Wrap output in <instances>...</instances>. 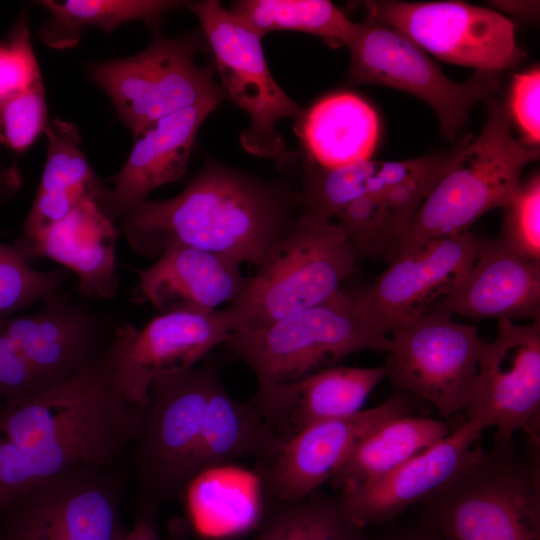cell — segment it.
<instances>
[{
  "label": "cell",
  "instance_id": "6da1fadb",
  "mask_svg": "<svg viewBox=\"0 0 540 540\" xmlns=\"http://www.w3.org/2000/svg\"><path fill=\"white\" fill-rule=\"evenodd\" d=\"M137 409L114 391L102 358L60 385L0 407V512L29 487L78 466L124 464Z\"/></svg>",
  "mask_w": 540,
  "mask_h": 540
},
{
  "label": "cell",
  "instance_id": "7a4b0ae2",
  "mask_svg": "<svg viewBox=\"0 0 540 540\" xmlns=\"http://www.w3.org/2000/svg\"><path fill=\"white\" fill-rule=\"evenodd\" d=\"M296 200L286 186L211 160L178 195L147 199L127 213L120 231L147 258L180 244L259 265L293 224Z\"/></svg>",
  "mask_w": 540,
  "mask_h": 540
},
{
  "label": "cell",
  "instance_id": "3957f363",
  "mask_svg": "<svg viewBox=\"0 0 540 540\" xmlns=\"http://www.w3.org/2000/svg\"><path fill=\"white\" fill-rule=\"evenodd\" d=\"M390 337L357 302L338 291L325 302L254 331L230 333L226 344L253 371L251 401L286 438L297 386L310 375L364 350L385 351Z\"/></svg>",
  "mask_w": 540,
  "mask_h": 540
},
{
  "label": "cell",
  "instance_id": "277c9868",
  "mask_svg": "<svg viewBox=\"0 0 540 540\" xmlns=\"http://www.w3.org/2000/svg\"><path fill=\"white\" fill-rule=\"evenodd\" d=\"M539 442L494 443L421 503L419 523L442 540H540Z\"/></svg>",
  "mask_w": 540,
  "mask_h": 540
},
{
  "label": "cell",
  "instance_id": "5b68a950",
  "mask_svg": "<svg viewBox=\"0 0 540 540\" xmlns=\"http://www.w3.org/2000/svg\"><path fill=\"white\" fill-rule=\"evenodd\" d=\"M487 102L480 134L459 151L417 209L396 256L468 232L483 214L504 208L520 188L524 168L539 158L538 147L513 136L507 104Z\"/></svg>",
  "mask_w": 540,
  "mask_h": 540
},
{
  "label": "cell",
  "instance_id": "8992f818",
  "mask_svg": "<svg viewBox=\"0 0 540 540\" xmlns=\"http://www.w3.org/2000/svg\"><path fill=\"white\" fill-rule=\"evenodd\" d=\"M357 258L333 219L305 210L269 248L228 307L234 331H258L325 302L341 290Z\"/></svg>",
  "mask_w": 540,
  "mask_h": 540
},
{
  "label": "cell",
  "instance_id": "52a82bcc",
  "mask_svg": "<svg viewBox=\"0 0 540 540\" xmlns=\"http://www.w3.org/2000/svg\"><path fill=\"white\" fill-rule=\"evenodd\" d=\"M219 377L215 364L199 362L151 382L131 446L139 511L156 514L192 485L190 466Z\"/></svg>",
  "mask_w": 540,
  "mask_h": 540
},
{
  "label": "cell",
  "instance_id": "ba28073f",
  "mask_svg": "<svg viewBox=\"0 0 540 540\" xmlns=\"http://www.w3.org/2000/svg\"><path fill=\"white\" fill-rule=\"evenodd\" d=\"M152 30V41L140 53L87 66L135 139L167 115L211 96H226L215 81V68L196 63V36L167 37Z\"/></svg>",
  "mask_w": 540,
  "mask_h": 540
},
{
  "label": "cell",
  "instance_id": "9c48e42d",
  "mask_svg": "<svg viewBox=\"0 0 540 540\" xmlns=\"http://www.w3.org/2000/svg\"><path fill=\"white\" fill-rule=\"evenodd\" d=\"M124 464L78 466L22 492L0 512V540H121Z\"/></svg>",
  "mask_w": 540,
  "mask_h": 540
},
{
  "label": "cell",
  "instance_id": "30bf717a",
  "mask_svg": "<svg viewBox=\"0 0 540 540\" xmlns=\"http://www.w3.org/2000/svg\"><path fill=\"white\" fill-rule=\"evenodd\" d=\"M352 84H376L412 94L436 114L441 134L449 141L464 126L470 109L494 98L500 73L475 71L463 83L449 79L438 65L400 32L366 15L348 43Z\"/></svg>",
  "mask_w": 540,
  "mask_h": 540
},
{
  "label": "cell",
  "instance_id": "8fae6325",
  "mask_svg": "<svg viewBox=\"0 0 540 540\" xmlns=\"http://www.w3.org/2000/svg\"><path fill=\"white\" fill-rule=\"evenodd\" d=\"M187 7L201 24L226 97L250 116L240 135L242 147L255 156L285 159L286 144L276 124L298 119L303 108L272 76L262 37L217 0L188 2Z\"/></svg>",
  "mask_w": 540,
  "mask_h": 540
},
{
  "label": "cell",
  "instance_id": "7c38bea8",
  "mask_svg": "<svg viewBox=\"0 0 540 540\" xmlns=\"http://www.w3.org/2000/svg\"><path fill=\"white\" fill-rule=\"evenodd\" d=\"M365 6L367 16L444 62L501 73L525 57L514 23L491 8L462 1L381 0Z\"/></svg>",
  "mask_w": 540,
  "mask_h": 540
},
{
  "label": "cell",
  "instance_id": "4fadbf2b",
  "mask_svg": "<svg viewBox=\"0 0 540 540\" xmlns=\"http://www.w3.org/2000/svg\"><path fill=\"white\" fill-rule=\"evenodd\" d=\"M431 309L391 333L388 377L399 390L432 404L442 418L464 410L471 396L483 339L474 325Z\"/></svg>",
  "mask_w": 540,
  "mask_h": 540
},
{
  "label": "cell",
  "instance_id": "5bb4252c",
  "mask_svg": "<svg viewBox=\"0 0 540 540\" xmlns=\"http://www.w3.org/2000/svg\"><path fill=\"white\" fill-rule=\"evenodd\" d=\"M234 331L229 308L211 313H162L142 329L118 325L102 356L111 385L123 402L141 408L151 382L191 368Z\"/></svg>",
  "mask_w": 540,
  "mask_h": 540
},
{
  "label": "cell",
  "instance_id": "9a60e30c",
  "mask_svg": "<svg viewBox=\"0 0 540 540\" xmlns=\"http://www.w3.org/2000/svg\"><path fill=\"white\" fill-rule=\"evenodd\" d=\"M466 419L496 428L495 444L514 441L518 431L539 440L540 324L499 320L498 334L483 341Z\"/></svg>",
  "mask_w": 540,
  "mask_h": 540
},
{
  "label": "cell",
  "instance_id": "2e32d148",
  "mask_svg": "<svg viewBox=\"0 0 540 540\" xmlns=\"http://www.w3.org/2000/svg\"><path fill=\"white\" fill-rule=\"evenodd\" d=\"M480 238L468 231L435 239L406 254L355 298L387 335L401 329L450 295L472 270Z\"/></svg>",
  "mask_w": 540,
  "mask_h": 540
},
{
  "label": "cell",
  "instance_id": "e0dca14e",
  "mask_svg": "<svg viewBox=\"0 0 540 540\" xmlns=\"http://www.w3.org/2000/svg\"><path fill=\"white\" fill-rule=\"evenodd\" d=\"M409 394L399 390L380 405L311 424L292 435L269 464L256 469L265 497L300 500L321 489L366 434L387 419L411 413Z\"/></svg>",
  "mask_w": 540,
  "mask_h": 540
},
{
  "label": "cell",
  "instance_id": "ac0fdd59",
  "mask_svg": "<svg viewBox=\"0 0 540 540\" xmlns=\"http://www.w3.org/2000/svg\"><path fill=\"white\" fill-rule=\"evenodd\" d=\"M117 326L112 327L100 312L60 291L43 301L36 313L1 323L49 388L99 361Z\"/></svg>",
  "mask_w": 540,
  "mask_h": 540
},
{
  "label": "cell",
  "instance_id": "d6986e66",
  "mask_svg": "<svg viewBox=\"0 0 540 540\" xmlns=\"http://www.w3.org/2000/svg\"><path fill=\"white\" fill-rule=\"evenodd\" d=\"M483 428L466 419L441 441L388 474L338 492L348 515L360 526L391 523L457 478L483 453Z\"/></svg>",
  "mask_w": 540,
  "mask_h": 540
},
{
  "label": "cell",
  "instance_id": "ffe728a7",
  "mask_svg": "<svg viewBox=\"0 0 540 540\" xmlns=\"http://www.w3.org/2000/svg\"><path fill=\"white\" fill-rule=\"evenodd\" d=\"M225 98H205L161 118L137 137L113 186L95 198L103 213L112 221L123 218L155 189L182 179L202 123Z\"/></svg>",
  "mask_w": 540,
  "mask_h": 540
},
{
  "label": "cell",
  "instance_id": "44dd1931",
  "mask_svg": "<svg viewBox=\"0 0 540 540\" xmlns=\"http://www.w3.org/2000/svg\"><path fill=\"white\" fill-rule=\"evenodd\" d=\"M136 272L139 292L161 313L214 312L233 304L248 281L239 263L180 244L168 245L156 262Z\"/></svg>",
  "mask_w": 540,
  "mask_h": 540
},
{
  "label": "cell",
  "instance_id": "7402d4cb",
  "mask_svg": "<svg viewBox=\"0 0 540 540\" xmlns=\"http://www.w3.org/2000/svg\"><path fill=\"white\" fill-rule=\"evenodd\" d=\"M432 309L476 321L539 319L540 262L515 254L498 238L480 239L468 276Z\"/></svg>",
  "mask_w": 540,
  "mask_h": 540
},
{
  "label": "cell",
  "instance_id": "603a6c76",
  "mask_svg": "<svg viewBox=\"0 0 540 540\" xmlns=\"http://www.w3.org/2000/svg\"><path fill=\"white\" fill-rule=\"evenodd\" d=\"M120 233L95 199H87L39 238L14 244L30 260L44 257L60 263L79 278L85 298L112 299L118 292L116 242Z\"/></svg>",
  "mask_w": 540,
  "mask_h": 540
},
{
  "label": "cell",
  "instance_id": "cb8c5ba5",
  "mask_svg": "<svg viewBox=\"0 0 540 540\" xmlns=\"http://www.w3.org/2000/svg\"><path fill=\"white\" fill-rule=\"evenodd\" d=\"M286 441L280 431L249 400H235L220 377L210 394L204 424L191 466L192 484L205 473L239 461L256 469L269 464Z\"/></svg>",
  "mask_w": 540,
  "mask_h": 540
},
{
  "label": "cell",
  "instance_id": "d4e9b609",
  "mask_svg": "<svg viewBox=\"0 0 540 540\" xmlns=\"http://www.w3.org/2000/svg\"><path fill=\"white\" fill-rule=\"evenodd\" d=\"M379 129L375 109L348 91L330 93L303 109L294 127L305 160L326 169L371 159Z\"/></svg>",
  "mask_w": 540,
  "mask_h": 540
},
{
  "label": "cell",
  "instance_id": "484cf974",
  "mask_svg": "<svg viewBox=\"0 0 540 540\" xmlns=\"http://www.w3.org/2000/svg\"><path fill=\"white\" fill-rule=\"evenodd\" d=\"M48 152L32 207L19 241L36 240L87 199H95L104 188L82 148L78 128L58 118L45 130Z\"/></svg>",
  "mask_w": 540,
  "mask_h": 540
},
{
  "label": "cell",
  "instance_id": "4316f807",
  "mask_svg": "<svg viewBox=\"0 0 540 540\" xmlns=\"http://www.w3.org/2000/svg\"><path fill=\"white\" fill-rule=\"evenodd\" d=\"M446 150L400 161L364 160L334 169L304 161L302 192L298 200L305 210L331 219L354 200L380 194L429 169Z\"/></svg>",
  "mask_w": 540,
  "mask_h": 540
},
{
  "label": "cell",
  "instance_id": "83f0119b",
  "mask_svg": "<svg viewBox=\"0 0 540 540\" xmlns=\"http://www.w3.org/2000/svg\"><path fill=\"white\" fill-rule=\"evenodd\" d=\"M450 433L447 422L407 415L387 419L366 434L331 479L337 492L372 482L429 449Z\"/></svg>",
  "mask_w": 540,
  "mask_h": 540
},
{
  "label": "cell",
  "instance_id": "f1b7e54d",
  "mask_svg": "<svg viewBox=\"0 0 540 540\" xmlns=\"http://www.w3.org/2000/svg\"><path fill=\"white\" fill-rule=\"evenodd\" d=\"M389 367L331 366L305 378L297 386L288 418L290 437L322 421L352 416L361 410Z\"/></svg>",
  "mask_w": 540,
  "mask_h": 540
},
{
  "label": "cell",
  "instance_id": "f546056e",
  "mask_svg": "<svg viewBox=\"0 0 540 540\" xmlns=\"http://www.w3.org/2000/svg\"><path fill=\"white\" fill-rule=\"evenodd\" d=\"M49 13L40 29L43 42L56 49L78 44L86 27L106 33L129 21H144L151 29L168 11L188 2L175 0H43L38 2Z\"/></svg>",
  "mask_w": 540,
  "mask_h": 540
},
{
  "label": "cell",
  "instance_id": "4dcf8cb0",
  "mask_svg": "<svg viewBox=\"0 0 540 540\" xmlns=\"http://www.w3.org/2000/svg\"><path fill=\"white\" fill-rule=\"evenodd\" d=\"M268 503L253 540H367L366 528L348 515L339 494L319 489L300 500Z\"/></svg>",
  "mask_w": 540,
  "mask_h": 540
},
{
  "label": "cell",
  "instance_id": "1f68e13d",
  "mask_svg": "<svg viewBox=\"0 0 540 540\" xmlns=\"http://www.w3.org/2000/svg\"><path fill=\"white\" fill-rule=\"evenodd\" d=\"M230 11L262 38L273 31H299L337 48L347 46L357 29V22L328 0H239Z\"/></svg>",
  "mask_w": 540,
  "mask_h": 540
},
{
  "label": "cell",
  "instance_id": "d6a6232c",
  "mask_svg": "<svg viewBox=\"0 0 540 540\" xmlns=\"http://www.w3.org/2000/svg\"><path fill=\"white\" fill-rule=\"evenodd\" d=\"M69 270L39 271L15 245L0 241V323L60 291Z\"/></svg>",
  "mask_w": 540,
  "mask_h": 540
},
{
  "label": "cell",
  "instance_id": "836d02e7",
  "mask_svg": "<svg viewBox=\"0 0 540 540\" xmlns=\"http://www.w3.org/2000/svg\"><path fill=\"white\" fill-rule=\"evenodd\" d=\"M357 256H396V245L384 214L380 194L358 198L333 219Z\"/></svg>",
  "mask_w": 540,
  "mask_h": 540
},
{
  "label": "cell",
  "instance_id": "e575fe53",
  "mask_svg": "<svg viewBox=\"0 0 540 540\" xmlns=\"http://www.w3.org/2000/svg\"><path fill=\"white\" fill-rule=\"evenodd\" d=\"M505 216L498 239L512 252L540 262V176L522 183L504 207Z\"/></svg>",
  "mask_w": 540,
  "mask_h": 540
},
{
  "label": "cell",
  "instance_id": "d590c367",
  "mask_svg": "<svg viewBox=\"0 0 540 540\" xmlns=\"http://www.w3.org/2000/svg\"><path fill=\"white\" fill-rule=\"evenodd\" d=\"M43 79L0 101V128L12 150L21 153L31 147L48 125Z\"/></svg>",
  "mask_w": 540,
  "mask_h": 540
},
{
  "label": "cell",
  "instance_id": "8d00e7d4",
  "mask_svg": "<svg viewBox=\"0 0 540 540\" xmlns=\"http://www.w3.org/2000/svg\"><path fill=\"white\" fill-rule=\"evenodd\" d=\"M41 78L27 16L21 10L6 40L0 43V101L29 88Z\"/></svg>",
  "mask_w": 540,
  "mask_h": 540
},
{
  "label": "cell",
  "instance_id": "74e56055",
  "mask_svg": "<svg viewBox=\"0 0 540 540\" xmlns=\"http://www.w3.org/2000/svg\"><path fill=\"white\" fill-rule=\"evenodd\" d=\"M540 69L515 74L511 82L509 104L511 121L523 136V143L538 147L540 142Z\"/></svg>",
  "mask_w": 540,
  "mask_h": 540
},
{
  "label": "cell",
  "instance_id": "f35d334b",
  "mask_svg": "<svg viewBox=\"0 0 540 540\" xmlns=\"http://www.w3.org/2000/svg\"><path fill=\"white\" fill-rule=\"evenodd\" d=\"M48 388L0 323V407Z\"/></svg>",
  "mask_w": 540,
  "mask_h": 540
},
{
  "label": "cell",
  "instance_id": "ab89813d",
  "mask_svg": "<svg viewBox=\"0 0 540 540\" xmlns=\"http://www.w3.org/2000/svg\"><path fill=\"white\" fill-rule=\"evenodd\" d=\"M121 540H160L155 523V514L141 510L129 531Z\"/></svg>",
  "mask_w": 540,
  "mask_h": 540
},
{
  "label": "cell",
  "instance_id": "60d3db41",
  "mask_svg": "<svg viewBox=\"0 0 540 540\" xmlns=\"http://www.w3.org/2000/svg\"><path fill=\"white\" fill-rule=\"evenodd\" d=\"M493 10L499 13H509L523 19H535L539 14V1L501 0L489 1Z\"/></svg>",
  "mask_w": 540,
  "mask_h": 540
},
{
  "label": "cell",
  "instance_id": "b9f144b4",
  "mask_svg": "<svg viewBox=\"0 0 540 540\" xmlns=\"http://www.w3.org/2000/svg\"><path fill=\"white\" fill-rule=\"evenodd\" d=\"M367 540H442L433 530L419 523L414 527H401L389 531L377 539Z\"/></svg>",
  "mask_w": 540,
  "mask_h": 540
},
{
  "label": "cell",
  "instance_id": "7bdbcfd3",
  "mask_svg": "<svg viewBox=\"0 0 540 540\" xmlns=\"http://www.w3.org/2000/svg\"><path fill=\"white\" fill-rule=\"evenodd\" d=\"M23 178L16 165L0 167V202L16 195L22 187Z\"/></svg>",
  "mask_w": 540,
  "mask_h": 540
},
{
  "label": "cell",
  "instance_id": "ee69618b",
  "mask_svg": "<svg viewBox=\"0 0 540 540\" xmlns=\"http://www.w3.org/2000/svg\"><path fill=\"white\" fill-rule=\"evenodd\" d=\"M4 143V139L2 137V134H1V128H0V144H3Z\"/></svg>",
  "mask_w": 540,
  "mask_h": 540
},
{
  "label": "cell",
  "instance_id": "f6af8a7d",
  "mask_svg": "<svg viewBox=\"0 0 540 540\" xmlns=\"http://www.w3.org/2000/svg\"><path fill=\"white\" fill-rule=\"evenodd\" d=\"M170 540H175V539H170Z\"/></svg>",
  "mask_w": 540,
  "mask_h": 540
}]
</instances>
